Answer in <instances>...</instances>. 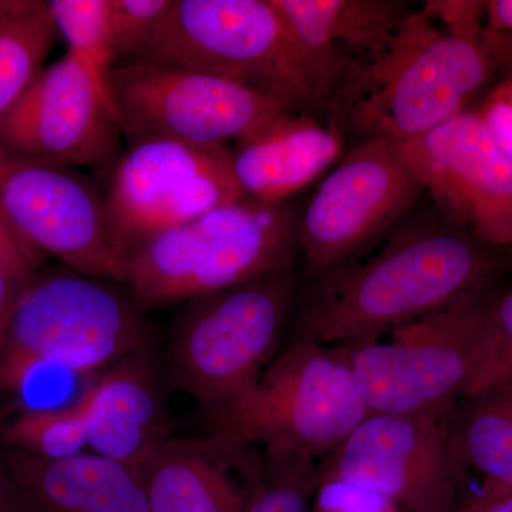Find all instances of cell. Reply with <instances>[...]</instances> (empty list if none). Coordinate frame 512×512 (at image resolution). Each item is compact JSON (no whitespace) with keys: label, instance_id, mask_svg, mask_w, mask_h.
<instances>
[{"label":"cell","instance_id":"cell-1","mask_svg":"<svg viewBox=\"0 0 512 512\" xmlns=\"http://www.w3.org/2000/svg\"><path fill=\"white\" fill-rule=\"evenodd\" d=\"M488 248L454 224L396 229L376 254L326 272L298 336L329 346L369 342L484 291L495 271Z\"/></svg>","mask_w":512,"mask_h":512},{"label":"cell","instance_id":"cell-2","mask_svg":"<svg viewBox=\"0 0 512 512\" xmlns=\"http://www.w3.org/2000/svg\"><path fill=\"white\" fill-rule=\"evenodd\" d=\"M500 40L490 29L481 40L451 36L423 10H413L346 84L333 113L362 138L400 143L427 133L464 111L504 52Z\"/></svg>","mask_w":512,"mask_h":512},{"label":"cell","instance_id":"cell-3","mask_svg":"<svg viewBox=\"0 0 512 512\" xmlns=\"http://www.w3.org/2000/svg\"><path fill=\"white\" fill-rule=\"evenodd\" d=\"M154 326L124 284L67 271L36 276L0 336V393L42 369L86 375L151 350Z\"/></svg>","mask_w":512,"mask_h":512},{"label":"cell","instance_id":"cell-4","mask_svg":"<svg viewBox=\"0 0 512 512\" xmlns=\"http://www.w3.org/2000/svg\"><path fill=\"white\" fill-rule=\"evenodd\" d=\"M141 62L224 77L305 113H332L335 104V82L296 39L274 0H174Z\"/></svg>","mask_w":512,"mask_h":512},{"label":"cell","instance_id":"cell-5","mask_svg":"<svg viewBox=\"0 0 512 512\" xmlns=\"http://www.w3.org/2000/svg\"><path fill=\"white\" fill-rule=\"evenodd\" d=\"M208 410V440L218 446L261 443L311 458L332 454L370 414L348 349L301 336L248 390Z\"/></svg>","mask_w":512,"mask_h":512},{"label":"cell","instance_id":"cell-6","mask_svg":"<svg viewBox=\"0 0 512 512\" xmlns=\"http://www.w3.org/2000/svg\"><path fill=\"white\" fill-rule=\"evenodd\" d=\"M494 302L484 291L390 330L345 346L370 414L448 417L476 390L494 340Z\"/></svg>","mask_w":512,"mask_h":512},{"label":"cell","instance_id":"cell-7","mask_svg":"<svg viewBox=\"0 0 512 512\" xmlns=\"http://www.w3.org/2000/svg\"><path fill=\"white\" fill-rule=\"evenodd\" d=\"M295 291V266L185 301L167 349V375L208 409L235 399L276 356Z\"/></svg>","mask_w":512,"mask_h":512},{"label":"cell","instance_id":"cell-8","mask_svg":"<svg viewBox=\"0 0 512 512\" xmlns=\"http://www.w3.org/2000/svg\"><path fill=\"white\" fill-rule=\"evenodd\" d=\"M103 190L123 259L153 235L247 198L228 146L165 137L126 141Z\"/></svg>","mask_w":512,"mask_h":512},{"label":"cell","instance_id":"cell-9","mask_svg":"<svg viewBox=\"0 0 512 512\" xmlns=\"http://www.w3.org/2000/svg\"><path fill=\"white\" fill-rule=\"evenodd\" d=\"M0 214L40 255L77 274L126 285L103 185L84 171L0 147Z\"/></svg>","mask_w":512,"mask_h":512},{"label":"cell","instance_id":"cell-10","mask_svg":"<svg viewBox=\"0 0 512 512\" xmlns=\"http://www.w3.org/2000/svg\"><path fill=\"white\" fill-rule=\"evenodd\" d=\"M109 94L126 141L165 137L227 146L293 110L244 84L157 62L114 67Z\"/></svg>","mask_w":512,"mask_h":512},{"label":"cell","instance_id":"cell-11","mask_svg":"<svg viewBox=\"0 0 512 512\" xmlns=\"http://www.w3.org/2000/svg\"><path fill=\"white\" fill-rule=\"evenodd\" d=\"M423 191L397 143L362 138L320 184L299 222L305 271L325 275L352 259L402 220Z\"/></svg>","mask_w":512,"mask_h":512},{"label":"cell","instance_id":"cell-12","mask_svg":"<svg viewBox=\"0 0 512 512\" xmlns=\"http://www.w3.org/2000/svg\"><path fill=\"white\" fill-rule=\"evenodd\" d=\"M382 495L400 512H457L458 460L448 417L369 414L320 468Z\"/></svg>","mask_w":512,"mask_h":512},{"label":"cell","instance_id":"cell-13","mask_svg":"<svg viewBox=\"0 0 512 512\" xmlns=\"http://www.w3.org/2000/svg\"><path fill=\"white\" fill-rule=\"evenodd\" d=\"M124 146L109 96L69 53L43 67L0 121V147L92 173L103 184Z\"/></svg>","mask_w":512,"mask_h":512},{"label":"cell","instance_id":"cell-14","mask_svg":"<svg viewBox=\"0 0 512 512\" xmlns=\"http://www.w3.org/2000/svg\"><path fill=\"white\" fill-rule=\"evenodd\" d=\"M397 146L451 224L487 247L512 245V158L478 111H461Z\"/></svg>","mask_w":512,"mask_h":512},{"label":"cell","instance_id":"cell-15","mask_svg":"<svg viewBox=\"0 0 512 512\" xmlns=\"http://www.w3.org/2000/svg\"><path fill=\"white\" fill-rule=\"evenodd\" d=\"M192 227L191 298L293 266L299 224L285 202L245 198L202 215Z\"/></svg>","mask_w":512,"mask_h":512},{"label":"cell","instance_id":"cell-16","mask_svg":"<svg viewBox=\"0 0 512 512\" xmlns=\"http://www.w3.org/2000/svg\"><path fill=\"white\" fill-rule=\"evenodd\" d=\"M89 451L140 470L171 439L163 383L151 350L114 363L79 397Z\"/></svg>","mask_w":512,"mask_h":512},{"label":"cell","instance_id":"cell-17","mask_svg":"<svg viewBox=\"0 0 512 512\" xmlns=\"http://www.w3.org/2000/svg\"><path fill=\"white\" fill-rule=\"evenodd\" d=\"M342 150L335 124L288 110L235 140L229 148L239 187L249 200L281 204L311 184Z\"/></svg>","mask_w":512,"mask_h":512},{"label":"cell","instance_id":"cell-18","mask_svg":"<svg viewBox=\"0 0 512 512\" xmlns=\"http://www.w3.org/2000/svg\"><path fill=\"white\" fill-rule=\"evenodd\" d=\"M296 39L340 92L375 59L413 10L397 0H274ZM335 107V106H333ZM333 111V110H332Z\"/></svg>","mask_w":512,"mask_h":512},{"label":"cell","instance_id":"cell-19","mask_svg":"<svg viewBox=\"0 0 512 512\" xmlns=\"http://www.w3.org/2000/svg\"><path fill=\"white\" fill-rule=\"evenodd\" d=\"M3 457L35 512H150L140 470L92 451L49 460L5 448Z\"/></svg>","mask_w":512,"mask_h":512},{"label":"cell","instance_id":"cell-20","mask_svg":"<svg viewBox=\"0 0 512 512\" xmlns=\"http://www.w3.org/2000/svg\"><path fill=\"white\" fill-rule=\"evenodd\" d=\"M210 440H170L140 468L150 512H244L247 495Z\"/></svg>","mask_w":512,"mask_h":512},{"label":"cell","instance_id":"cell-21","mask_svg":"<svg viewBox=\"0 0 512 512\" xmlns=\"http://www.w3.org/2000/svg\"><path fill=\"white\" fill-rule=\"evenodd\" d=\"M451 430L458 463L485 481L512 488V382L491 384L463 400Z\"/></svg>","mask_w":512,"mask_h":512},{"label":"cell","instance_id":"cell-22","mask_svg":"<svg viewBox=\"0 0 512 512\" xmlns=\"http://www.w3.org/2000/svg\"><path fill=\"white\" fill-rule=\"evenodd\" d=\"M57 32L43 0H0V121L45 67Z\"/></svg>","mask_w":512,"mask_h":512},{"label":"cell","instance_id":"cell-23","mask_svg":"<svg viewBox=\"0 0 512 512\" xmlns=\"http://www.w3.org/2000/svg\"><path fill=\"white\" fill-rule=\"evenodd\" d=\"M8 450L60 460L89 450L86 416L79 400L60 407H28L0 427Z\"/></svg>","mask_w":512,"mask_h":512},{"label":"cell","instance_id":"cell-24","mask_svg":"<svg viewBox=\"0 0 512 512\" xmlns=\"http://www.w3.org/2000/svg\"><path fill=\"white\" fill-rule=\"evenodd\" d=\"M47 5L57 36L66 42V53L89 70L110 99V74L117 66L111 0H49Z\"/></svg>","mask_w":512,"mask_h":512},{"label":"cell","instance_id":"cell-25","mask_svg":"<svg viewBox=\"0 0 512 512\" xmlns=\"http://www.w3.org/2000/svg\"><path fill=\"white\" fill-rule=\"evenodd\" d=\"M262 476L252 484L244 512H311L309 498L318 487L319 471L311 457L266 450Z\"/></svg>","mask_w":512,"mask_h":512},{"label":"cell","instance_id":"cell-26","mask_svg":"<svg viewBox=\"0 0 512 512\" xmlns=\"http://www.w3.org/2000/svg\"><path fill=\"white\" fill-rule=\"evenodd\" d=\"M173 5L174 0H111L117 66L146 59Z\"/></svg>","mask_w":512,"mask_h":512},{"label":"cell","instance_id":"cell-27","mask_svg":"<svg viewBox=\"0 0 512 512\" xmlns=\"http://www.w3.org/2000/svg\"><path fill=\"white\" fill-rule=\"evenodd\" d=\"M42 258L28 248L0 255V336L23 293L40 274Z\"/></svg>","mask_w":512,"mask_h":512},{"label":"cell","instance_id":"cell-28","mask_svg":"<svg viewBox=\"0 0 512 512\" xmlns=\"http://www.w3.org/2000/svg\"><path fill=\"white\" fill-rule=\"evenodd\" d=\"M311 512H400L382 495L335 480H320Z\"/></svg>","mask_w":512,"mask_h":512},{"label":"cell","instance_id":"cell-29","mask_svg":"<svg viewBox=\"0 0 512 512\" xmlns=\"http://www.w3.org/2000/svg\"><path fill=\"white\" fill-rule=\"evenodd\" d=\"M494 326L493 346L487 366L470 396L491 384L512 382V291L494 302Z\"/></svg>","mask_w":512,"mask_h":512},{"label":"cell","instance_id":"cell-30","mask_svg":"<svg viewBox=\"0 0 512 512\" xmlns=\"http://www.w3.org/2000/svg\"><path fill=\"white\" fill-rule=\"evenodd\" d=\"M424 13L431 20L443 23L451 36L466 40H481L488 33L483 28L485 2L477 0H429L424 3Z\"/></svg>","mask_w":512,"mask_h":512},{"label":"cell","instance_id":"cell-31","mask_svg":"<svg viewBox=\"0 0 512 512\" xmlns=\"http://www.w3.org/2000/svg\"><path fill=\"white\" fill-rule=\"evenodd\" d=\"M478 114L495 143L512 158V73L495 87Z\"/></svg>","mask_w":512,"mask_h":512},{"label":"cell","instance_id":"cell-32","mask_svg":"<svg viewBox=\"0 0 512 512\" xmlns=\"http://www.w3.org/2000/svg\"><path fill=\"white\" fill-rule=\"evenodd\" d=\"M467 505L473 512H512V488L484 480Z\"/></svg>","mask_w":512,"mask_h":512},{"label":"cell","instance_id":"cell-33","mask_svg":"<svg viewBox=\"0 0 512 512\" xmlns=\"http://www.w3.org/2000/svg\"><path fill=\"white\" fill-rule=\"evenodd\" d=\"M0 512H35L10 476L3 450H0Z\"/></svg>","mask_w":512,"mask_h":512},{"label":"cell","instance_id":"cell-34","mask_svg":"<svg viewBox=\"0 0 512 512\" xmlns=\"http://www.w3.org/2000/svg\"><path fill=\"white\" fill-rule=\"evenodd\" d=\"M485 19L493 32H512V0L485 2Z\"/></svg>","mask_w":512,"mask_h":512},{"label":"cell","instance_id":"cell-35","mask_svg":"<svg viewBox=\"0 0 512 512\" xmlns=\"http://www.w3.org/2000/svg\"><path fill=\"white\" fill-rule=\"evenodd\" d=\"M22 248L32 249L10 229L8 222H6L5 218L0 214V255ZM33 251H35V249H33ZM37 254H39V252H37Z\"/></svg>","mask_w":512,"mask_h":512},{"label":"cell","instance_id":"cell-36","mask_svg":"<svg viewBox=\"0 0 512 512\" xmlns=\"http://www.w3.org/2000/svg\"><path fill=\"white\" fill-rule=\"evenodd\" d=\"M457 512H473L470 510V507H468V505H464V507H461V508H458V511Z\"/></svg>","mask_w":512,"mask_h":512}]
</instances>
